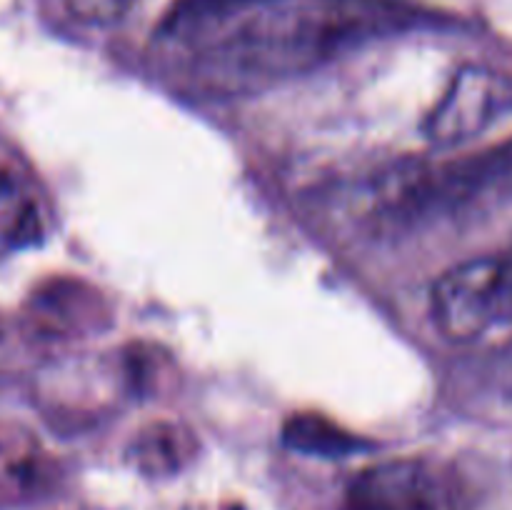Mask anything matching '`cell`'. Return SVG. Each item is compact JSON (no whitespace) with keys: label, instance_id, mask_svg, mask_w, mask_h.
Here are the masks:
<instances>
[{"label":"cell","instance_id":"cell-1","mask_svg":"<svg viewBox=\"0 0 512 510\" xmlns=\"http://www.w3.org/2000/svg\"><path fill=\"white\" fill-rule=\"evenodd\" d=\"M388 0H183L168 33L208 68L280 75L398 23Z\"/></svg>","mask_w":512,"mask_h":510},{"label":"cell","instance_id":"cell-2","mask_svg":"<svg viewBox=\"0 0 512 510\" xmlns=\"http://www.w3.org/2000/svg\"><path fill=\"white\" fill-rule=\"evenodd\" d=\"M430 315L450 343H475L512 325V250L445 270L430 293Z\"/></svg>","mask_w":512,"mask_h":510},{"label":"cell","instance_id":"cell-3","mask_svg":"<svg viewBox=\"0 0 512 510\" xmlns=\"http://www.w3.org/2000/svg\"><path fill=\"white\" fill-rule=\"evenodd\" d=\"M512 115V75L488 65H465L450 78L423 123L435 148H458Z\"/></svg>","mask_w":512,"mask_h":510},{"label":"cell","instance_id":"cell-4","mask_svg":"<svg viewBox=\"0 0 512 510\" xmlns=\"http://www.w3.org/2000/svg\"><path fill=\"white\" fill-rule=\"evenodd\" d=\"M345 510H455L445 480L420 460H393L350 483Z\"/></svg>","mask_w":512,"mask_h":510},{"label":"cell","instance_id":"cell-5","mask_svg":"<svg viewBox=\"0 0 512 510\" xmlns=\"http://www.w3.org/2000/svg\"><path fill=\"white\" fill-rule=\"evenodd\" d=\"M190 453L188 433L173 423H155L143 430L135 445V458L143 468L155 470H173L178 468L180 460Z\"/></svg>","mask_w":512,"mask_h":510},{"label":"cell","instance_id":"cell-6","mask_svg":"<svg viewBox=\"0 0 512 510\" xmlns=\"http://www.w3.org/2000/svg\"><path fill=\"white\" fill-rule=\"evenodd\" d=\"M288 440L300 450H310V453H330L340 455L353 450V438L348 435H340L333 428H320L315 420H293V425L288 428Z\"/></svg>","mask_w":512,"mask_h":510},{"label":"cell","instance_id":"cell-7","mask_svg":"<svg viewBox=\"0 0 512 510\" xmlns=\"http://www.w3.org/2000/svg\"><path fill=\"white\" fill-rule=\"evenodd\" d=\"M70 15L80 23L88 25H108L123 18L135 0H65Z\"/></svg>","mask_w":512,"mask_h":510},{"label":"cell","instance_id":"cell-8","mask_svg":"<svg viewBox=\"0 0 512 510\" xmlns=\"http://www.w3.org/2000/svg\"><path fill=\"white\" fill-rule=\"evenodd\" d=\"M510 393H512V388H510Z\"/></svg>","mask_w":512,"mask_h":510}]
</instances>
